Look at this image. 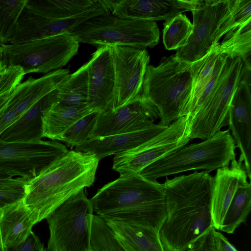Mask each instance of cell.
Returning <instances> with one entry per match:
<instances>
[{"instance_id": "cell-42", "label": "cell", "mask_w": 251, "mask_h": 251, "mask_svg": "<svg viewBox=\"0 0 251 251\" xmlns=\"http://www.w3.org/2000/svg\"><path fill=\"white\" fill-rule=\"evenodd\" d=\"M10 95L4 96L0 97V109H1L8 100Z\"/></svg>"}, {"instance_id": "cell-2", "label": "cell", "mask_w": 251, "mask_h": 251, "mask_svg": "<svg viewBox=\"0 0 251 251\" xmlns=\"http://www.w3.org/2000/svg\"><path fill=\"white\" fill-rule=\"evenodd\" d=\"M90 201L93 211L106 221L159 230L166 218L162 184L139 173L120 176L99 189Z\"/></svg>"}, {"instance_id": "cell-3", "label": "cell", "mask_w": 251, "mask_h": 251, "mask_svg": "<svg viewBox=\"0 0 251 251\" xmlns=\"http://www.w3.org/2000/svg\"><path fill=\"white\" fill-rule=\"evenodd\" d=\"M99 161L93 154L69 151L39 175L29 179L24 201L38 222L93 185Z\"/></svg>"}, {"instance_id": "cell-24", "label": "cell", "mask_w": 251, "mask_h": 251, "mask_svg": "<svg viewBox=\"0 0 251 251\" xmlns=\"http://www.w3.org/2000/svg\"><path fill=\"white\" fill-rule=\"evenodd\" d=\"M106 222L126 251H165L158 229L118 222Z\"/></svg>"}, {"instance_id": "cell-10", "label": "cell", "mask_w": 251, "mask_h": 251, "mask_svg": "<svg viewBox=\"0 0 251 251\" xmlns=\"http://www.w3.org/2000/svg\"><path fill=\"white\" fill-rule=\"evenodd\" d=\"M188 119L181 117L138 146L116 154L112 169L120 176L139 173L160 158L178 151L190 141Z\"/></svg>"}, {"instance_id": "cell-12", "label": "cell", "mask_w": 251, "mask_h": 251, "mask_svg": "<svg viewBox=\"0 0 251 251\" xmlns=\"http://www.w3.org/2000/svg\"><path fill=\"white\" fill-rule=\"evenodd\" d=\"M56 140L32 143L5 142L0 140V171L12 177L31 178L41 173L68 151Z\"/></svg>"}, {"instance_id": "cell-33", "label": "cell", "mask_w": 251, "mask_h": 251, "mask_svg": "<svg viewBox=\"0 0 251 251\" xmlns=\"http://www.w3.org/2000/svg\"><path fill=\"white\" fill-rule=\"evenodd\" d=\"M28 0H0V45L9 43Z\"/></svg>"}, {"instance_id": "cell-11", "label": "cell", "mask_w": 251, "mask_h": 251, "mask_svg": "<svg viewBox=\"0 0 251 251\" xmlns=\"http://www.w3.org/2000/svg\"><path fill=\"white\" fill-rule=\"evenodd\" d=\"M234 0H200L191 11L193 30L185 46L174 55L178 60L195 62L208 53L219 43L220 28L231 13Z\"/></svg>"}, {"instance_id": "cell-28", "label": "cell", "mask_w": 251, "mask_h": 251, "mask_svg": "<svg viewBox=\"0 0 251 251\" xmlns=\"http://www.w3.org/2000/svg\"><path fill=\"white\" fill-rule=\"evenodd\" d=\"M88 97L87 62L70 74L58 88L57 100L54 106L69 107L87 104Z\"/></svg>"}, {"instance_id": "cell-13", "label": "cell", "mask_w": 251, "mask_h": 251, "mask_svg": "<svg viewBox=\"0 0 251 251\" xmlns=\"http://www.w3.org/2000/svg\"><path fill=\"white\" fill-rule=\"evenodd\" d=\"M112 57L115 76L114 110L140 94L150 55L144 49L113 46Z\"/></svg>"}, {"instance_id": "cell-8", "label": "cell", "mask_w": 251, "mask_h": 251, "mask_svg": "<svg viewBox=\"0 0 251 251\" xmlns=\"http://www.w3.org/2000/svg\"><path fill=\"white\" fill-rule=\"evenodd\" d=\"M79 43L71 33H65L19 44H6L2 61L6 67L19 66L25 74L48 73L66 65L78 52Z\"/></svg>"}, {"instance_id": "cell-30", "label": "cell", "mask_w": 251, "mask_h": 251, "mask_svg": "<svg viewBox=\"0 0 251 251\" xmlns=\"http://www.w3.org/2000/svg\"><path fill=\"white\" fill-rule=\"evenodd\" d=\"M226 34L217 45L219 53L231 57L240 56L250 64L248 59L251 51V20L233 27Z\"/></svg>"}, {"instance_id": "cell-25", "label": "cell", "mask_w": 251, "mask_h": 251, "mask_svg": "<svg viewBox=\"0 0 251 251\" xmlns=\"http://www.w3.org/2000/svg\"><path fill=\"white\" fill-rule=\"evenodd\" d=\"M91 112L87 104L64 108L52 104L43 113V137L57 141L73 124Z\"/></svg>"}, {"instance_id": "cell-40", "label": "cell", "mask_w": 251, "mask_h": 251, "mask_svg": "<svg viewBox=\"0 0 251 251\" xmlns=\"http://www.w3.org/2000/svg\"><path fill=\"white\" fill-rule=\"evenodd\" d=\"M20 116L8 100L0 109V136Z\"/></svg>"}, {"instance_id": "cell-16", "label": "cell", "mask_w": 251, "mask_h": 251, "mask_svg": "<svg viewBox=\"0 0 251 251\" xmlns=\"http://www.w3.org/2000/svg\"><path fill=\"white\" fill-rule=\"evenodd\" d=\"M108 13H111L109 0H99L95 5L89 9L63 19L49 18L27 12L24 15L21 22V33L25 41L71 33L85 21Z\"/></svg>"}, {"instance_id": "cell-20", "label": "cell", "mask_w": 251, "mask_h": 251, "mask_svg": "<svg viewBox=\"0 0 251 251\" xmlns=\"http://www.w3.org/2000/svg\"><path fill=\"white\" fill-rule=\"evenodd\" d=\"M168 126L153 124L133 131L92 138L75 147V151L93 154L99 160L112 154L131 150L143 144Z\"/></svg>"}, {"instance_id": "cell-18", "label": "cell", "mask_w": 251, "mask_h": 251, "mask_svg": "<svg viewBox=\"0 0 251 251\" xmlns=\"http://www.w3.org/2000/svg\"><path fill=\"white\" fill-rule=\"evenodd\" d=\"M232 136L240 151L239 160L243 162L247 176L251 178V95L250 85L243 79L232 97L228 112Z\"/></svg>"}, {"instance_id": "cell-1", "label": "cell", "mask_w": 251, "mask_h": 251, "mask_svg": "<svg viewBox=\"0 0 251 251\" xmlns=\"http://www.w3.org/2000/svg\"><path fill=\"white\" fill-rule=\"evenodd\" d=\"M166 218L159 235L165 251H184L211 227L213 177L206 171L166 178Z\"/></svg>"}, {"instance_id": "cell-43", "label": "cell", "mask_w": 251, "mask_h": 251, "mask_svg": "<svg viewBox=\"0 0 251 251\" xmlns=\"http://www.w3.org/2000/svg\"><path fill=\"white\" fill-rule=\"evenodd\" d=\"M12 177V176L5 172L0 171V178H6V177Z\"/></svg>"}, {"instance_id": "cell-7", "label": "cell", "mask_w": 251, "mask_h": 251, "mask_svg": "<svg viewBox=\"0 0 251 251\" xmlns=\"http://www.w3.org/2000/svg\"><path fill=\"white\" fill-rule=\"evenodd\" d=\"M79 43L97 49L104 46H126L145 49L153 48L159 40L156 22L120 18L111 13L83 23L71 32Z\"/></svg>"}, {"instance_id": "cell-5", "label": "cell", "mask_w": 251, "mask_h": 251, "mask_svg": "<svg viewBox=\"0 0 251 251\" xmlns=\"http://www.w3.org/2000/svg\"><path fill=\"white\" fill-rule=\"evenodd\" d=\"M236 146L229 129L220 130L201 142L185 145L160 158L139 174L153 181L160 177L202 169L208 173L228 166L236 157Z\"/></svg>"}, {"instance_id": "cell-36", "label": "cell", "mask_w": 251, "mask_h": 251, "mask_svg": "<svg viewBox=\"0 0 251 251\" xmlns=\"http://www.w3.org/2000/svg\"><path fill=\"white\" fill-rule=\"evenodd\" d=\"M25 75L22 67L10 66L0 72V97L10 95Z\"/></svg>"}, {"instance_id": "cell-14", "label": "cell", "mask_w": 251, "mask_h": 251, "mask_svg": "<svg viewBox=\"0 0 251 251\" xmlns=\"http://www.w3.org/2000/svg\"><path fill=\"white\" fill-rule=\"evenodd\" d=\"M158 117L155 105L139 95L114 110L99 113L90 139L142 129L154 124Z\"/></svg>"}, {"instance_id": "cell-38", "label": "cell", "mask_w": 251, "mask_h": 251, "mask_svg": "<svg viewBox=\"0 0 251 251\" xmlns=\"http://www.w3.org/2000/svg\"><path fill=\"white\" fill-rule=\"evenodd\" d=\"M38 237L32 231L22 243L13 246L4 247V251H46Z\"/></svg>"}, {"instance_id": "cell-31", "label": "cell", "mask_w": 251, "mask_h": 251, "mask_svg": "<svg viewBox=\"0 0 251 251\" xmlns=\"http://www.w3.org/2000/svg\"><path fill=\"white\" fill-rule=\"evenodd\" d=\"M91 251H126L107 222L93 215L91 227Z\"/></svg>"}, {"instance_id": "cell-47", "label": "cell", "mask_w": 251, "mask_h": 251, "mask_svg": "<svg viewBox=\"0 0 251 251\" xmlns=\"http://www.w3.org/2000/svg\"><path fill=\"white\" fill-rule=\"evenodd\" d=\"M214 251H217V250H216V249H215Z\"/></svg>"}, {"instance_id": "cell-6", "label": "cell", "mask_w": 251, "mask_h": 251, "mask_svg": "<svg viewBox=\"0 0 251 251\" xmlns=\"http://www.w3.org/2000/svg\"><path fill=\"white\" fill-rule=\"evenodd\" d=\"M251 65L240 56H227L221 74L209 97L198 112L188 119L187 130L190 139L206 140L223 126L228 125V112L233 94Z\"/></svg>"}, {"instance_id": "cell-26", "label": "cell", "mask_w": 251, "mask_h": 251, "mask_svg": "<svg viewBox=\"0 0 251 251\" xmlns=\"http://www.w3.org/2000/svg\"><path fill=\"white\" fill-rule=\"evenodd\" d=\"M99 0H28L25 8L36 15L51 19H63L81 13Z\"/></svg>"}, {"instance_id": "cell-34", "label": "cell", "mask_w": 251, "mask_h": 251, "mask_svg": "<svg viewBox=\"0 0 251 251\" xmlns=\"http://www.w3.org/2000/svg\"><path fill=\"white\" fill-rule=\"evenodd\" d=\"M99 113L93 112L83 117L65 131L57 140L64 142L73 148L89 139Z\"/></svg>"}, {"instance_id": "cell-22", "label": "cell", "mask_w": 251, "mask_h": 251, "mask_svg": "<svg viewBox=\"0 0 251 251\" xmlns=\"http://www.w3.org/2000/svg\"><path fill=\"white\" fill-rule=\"evenodd\" d=\"M67 69L52 71L38 78L30 76L11 93L9 101L19 115L40 99L58 89L69 77Z\"/></svg>"}, {"instance_id": "cell-15", "label": "cell", "mask_w": 251, "mask_h": 251, "mask_svg": "<svg viewBox=\"0 0 251 251\" xmlns=\"http://www.w3.org/2000/svg\"><path fill=\"white\" fill-rule=\"evenodd\" d=\"M87 63V106L92 112L100 113L113 110L115 76L112 46L97 48Z\"/></svg>"}, {"instance_id": "cell-46", "label": "cell", "mask_w": 251, "mask_h": 251, "mask_svg": "<svg viewBox=\"0 0 251 251\" xmlns=\"http://www.w3.org/2000/svg\"><path fill=\"white\" fill-rule=\"evenodd\" d=\"M2 49L0 46V61H2Z\"/></svg>"}, {"instance_id": "cell-29", "label": "cell", "mask_w": 251, "mask_h": 251, "mask_svg": "<svg viewBox=\"0 0 251 251\" xmlns=\"http://www.w3.org/2000/svg\"><path fill=\"white\" fill-rule=\"evenodd\" d=\"M251 210V183L240 187L236 191L223 219L219 230L232 234L245 223Z\"/></svg>"}, {"instance_id": "cell-37", "label": "cell", "mask_w": 251, "mask_h": 251, "mask_svg": "<svg viewBox=\"0 0 251 251\" xmlns=\"http://www.w3.org/2000/svg\"><path fill=\"white\" fill-rule=\"evenodd\" d=\"M232 20L235 27L251 20V0H234Z\"/></svg>"}, {"instance_id": "cell-39", "label": "cell", "mask_w": 251, "mask_h": 251, "mask_svg": "<svg viewBox=\"0 0 251 251\" xmlns=\"http://www.w3.org/2000/svg\"><path fill=\"white\" fill-rule=\"evenodd\" d=\"M214 227L201 235L184 251H214Z\"/></svg>"}, {"instance_id": "cell-32", "label": "cell", "mask_w": 251, "mask_h": 251, "mask_svg": "<svg viewBox=\"0 0 251 251\" xmlns=\"http://www.w3.org/2000/svg\"><path fill=\"white\" fill-rule=\"evenodd\" d=\"M193 25L185 15L180 14L164 23L163 43L166 49L178 50L185 46Z\"/></svg>"}, {"instance_id": "cell-9", "label": "cell", "mask_w": 251, "mask_h": 251, "mask_svg": "<svg viewBox=\"0 0 251 251\" xmlns=\"http://www.w3.org/2000/svg\"><path fill=\"white\" fill-rule=\"evenodd\" d=\"M93 212L84 189L58 206L46 218L50 230L47 251H91Z\"/></svg>"}, {"instance_id": "cell-17", "label": "cell", "mask_w": 251, "mask_h": 251, "mask_svg": "<svg viewBox=\"0 0 251 251\" xmlns=\"http://www.w3.org/2000/svg\"><path fill=\"white\" fill-rule=\"evenodd\" d=\"M111 14L137 21H167L192 11L200 0H109Z\"/></svg>"}, {"instance_id": "cell-19", "label": "cell", "mask_w": 251, "mask_h": 251, "mask_svg": "<svg viewBox=\"0 0 251 251\" xmlns=\"http://www.w3.org/2000/svg\"><path fill=\"white\" fill-rule=\"evenodd\" d=\"M247 174L243 162L236 158L231 161L230 167L217 169L213 177L211 196V217L215 229L219 230L227 209L236 191L248 183Z\"/></svg>"}, {"instance_id": "cell-44", "label": "cell", "mask_w": 251, "mask_h": 251, "mask_svg": "<svg viewBox=\"0 0 251 251\" xmlns=\"http://www.w3.org/2000/svg\"><path fill=\"white\" fill-rule=\"evenodd\" d=\"M0 251H4V246L2 241L0 230Z\"/></svg>"}, {"instance_id": "cell-41", "label": "cell", "mask_w": 251, "mask_h": 251, "mask_svg": "<svg viewBox=\"0 0 251 251\" xmlns=\"http://www.w3.org/2000/svg\"><path fill=\"white\" fill-rule=\"evenodd\" d=\"M215 249L217 251H239L228 240V239L221 232H214Z\"/></svg>"}, {"instance_id": "cell-23", "label": "cell", "mask_w": 251, "mask_h": 251, "mask_svg": "<svg viewBox=\"0 0 251 251\" xmlns=\"http://www.w3.org/2000/svg\"><path fill=\"white\" fill-rule=\"evenodd\" d=\"M37 223V217L24 199L0 209V230L4 247L22 243Z\"/></svg>"}, {"instance_id": "cell-4", "label": "cell", "mask_w": 251, "mask_h": 251, "mask_svg": "<svg viewBox=\"0 0 251 251\" xmlns=\"http://www.w3.org/2000/svg\"><path fill=\"white\" fill-rule=\"evenodd\" d=\"M191 66L173 55L162 59L156 67L147 66L139 95L156 107L159 124L168 126L181 117L192 90Z\"/></svg>"}, {"instance_id": "cell-27", "label": "cell", "mask_w": 251, "mask_h": 251, "mask_svg": "<svg viewBox=\"0 0 251 251\" xmlns=\"http://www.w3.org/2000/svg\"><path fill=\"white\" fill-rule=\"evenodd\" d=\"M216 44L213 49L201 59L191 63L193 86L190 99L182 111L181 117L189 119L192 116L197 102L211 78L217 59L220 53Z\"/></svg>"}, {"instance_id": "cell-35", "label": "cell", "mask_w": 251, "mask_h": 251, "mask_svg": "<svg viewBox=\"0 0 251 251\" xmlns=\"http://www.w3.org/2000/svg\"><path fill=\"white\" fill-rule=\"evenodd\" d=\"M29 179L22 177L0 178V209L25 198Z\"/></svg>"}, {"instance_id": "cell-45", "label": "cell", "mask_w": 251, "mask_h": 251, "mask_svg": "<svg viewBox=\"0 0 251 251\" xmlns=\"http://www.w3.org/2000/svg\"><path fill=\"white\" fill-rule=\"evenodd\" d=\"M6 67L4 65L2 61H0V72L4 70Z\"/></svg>"}, {"instance_id": "cell-21", "label": "cell", "mask_w": 251, "mask_h": 251, "mask_svg": "<svg viewBox=\"0 0 251 251\" xmlns=\"http://www.w3.org/2000/svg\"><path fill=\"white\" fill-rule=\"evenodd\" d=\"M58 89L52 91L21 114L0 135V140L5 142L32 143L43 138V112L56 103Z\"/></svg>"}]
</instances>
